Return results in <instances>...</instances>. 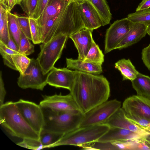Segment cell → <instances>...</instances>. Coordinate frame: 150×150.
Masks as SVG:
<instances>
[{"label": "cell", "mask_w": 150, "mask_h": 150, "mask_svg": "<svg viewBox=\"0 0 150 150\" xmlns=\"http://www.w3.org/2000/svg\"><path fill=\"white\" fill-rule=\"evenodd\" d=\"M64 135L42 129L40 134V140L44 148H50Z\"/></svg>", "instance_id": "cell-28"}, {"label": "cell", "mask_w": 150, "mask_h": 150, "mask_svg": "<svg viewBox=\"0 0 150 150\" xmlns=\"http://www.w3.org/2000/svg\"><path fill=\"white\" fill-rule=\"evenodd\" d=\"M17 145L27 149L39 150L44 148L40 140L31 138H26L18 143Z\"/></svg>", "instance_id": "cell-34"}, {"label": "cell", "mask_w": 150, "mask_h": 150, "mask_svg": "<svg viewBox=\"0 0 150 150\" xmlns=\"http://www.w3.org/2000/svg\"><path fill=\"white\" fill-rule=\"evenodd\" d=\"M16 17L21 31L29 39L31 40L29 17L17 14Z\"/></svg>", "instance_id": "cell-35"}, {"label": "cell", "mask_w": 150, "mask_h": 150, "mask_svg": "<svg viewBox=\"0 0 150 150\" xmlns=\"http://www.w3.org/2000/svg\"><path fill=\"white\" fill-rule=\"evenodd\" d=\"M67 67L69 69L95 74L103 72L102 65L85 62L83 60L66 58Z\"/></svg>", "instance_id": "cell-20"}, {"label": "cell", "mask_w": 150, "mask_h": 150, "mask_svg": "<svg viewBox=\"0 0 150 150\" xmlns=\"http://www.w3.org/2000/svg\"><path fill=\"white\" fill-rule=\"evenodd\" d=\"M109 127H118L129 130L144 137L150 132L133 122L125 115V112L120 108L104 123Z\"/></svg>", "instance_id": "cell-15"}, {"label": "cell", "mask_w": 150, "mask_h": 150, "mask_svg": "<svg viewBox=\"0 0 150 150\" xmlns=\"http://www.w3.org/2000/svg\"><path fill=\"white\" fill-rule=\"evenodd\" d=\"M49 0H38L33 18L38 19L41 15Z\"/></svg>", "instance_id": "cell-38"}, {"label": "cell", "mask_w": 150, "mask_h": 150, "mask_svg": "<svg viewBox=\"0 0 150 150\" xmlns=\"http://www.w3.org/2000/svg\"><path fill=\"white\" fill-rule=\"evenodd\" d=\"M150 8V0H142L136 8V11Z\"/></svg>", "instance_id": "cell-42"}, {"label": "cell", "mask_w": 150, "mask_h": 150, "mask_svg": "<svg viewBox=\"0 0 150 150\" xmlns=\"http://www.w3.org/2000/svg\"><path fill=\"white\" fill-rule=\"evenodd\" d=\"M133 88L137 95L150 99V77L139 72L131 81Z\"/></svg>", "instance_id": "cell-22"}, {"label": "cell", "mask_w": 150, "mask_h": 150, "mask_svg": "<svg viewBox=\"0 0 150 150\" xmlns=\"http://www.w3.org/2000/svg\"><path fill=\"white\" fill-rule=\"evenodd\" d=\"M86 0L96 10L102 19L104 26L109 24L112 18V14L105 0Z\"/></svg>", "instance_id": "cell-25"}, {"label": "cell", "mask_w": 150, "mask_h": 150, "mask_svg": "<svg viewBox=\"0 0 150 150\" xmlns=\"http://www.w3.org/2000/svg\"><path fill=\"white\" fill-rule=\"evenodd\" d=\"M71 1L70 0H49L43 12L36 20L41 26L49 20L61 12Z\"/></svg>", "instance_id": "cell-19"}, {"label": "cell", "mask_w": 150, "mask_h": 150, "mask_svg": "<svg viewBox=\"0 0 150 150\" xmlns=\"http://www.w3.org/2000/svg\"><path fill=\"white\" fill-rule=\"evenodd\" d=\"M121 105L120 101L114 99L97 106L83 114L80 127L104 124Z\"/></svg>", "instance_id": "cell-7"}, {"label": "cell", "mask_w": 150, "mask_h": 150, "mask_svg": "<svg viewBox=\"0 0 150 150\" xmlns=\"http://www.w3.org/2000/svg\"><path fill=\"white\" fill-rule=\"evenodd\" d=\"M122 108L125 112L139 116L150 121V99L133 95L125 100Z\"/></svg>", "instance_id": "cell-13"}, {"label": "cell", "mask_w": 150, "mask_h": 150, "mask_svg": "<svg viewBox=\"0 0 150 150\" xmlns=\"http://www.w3.org/2000/svg\"><path fill=\"white\" fill-rule=\"evenodd\" d=\"M77 5L85 28L93 30L104 26L99 13L88 1L77 3Z\"/></svg>", "instance_id": "cell-14"}, {"label": "cell", "mask_w": 150, "mask_h": 150, "mask_svg": "<svg viewBox=\"0 0 150 150\" xmlns=\"http://www.w3.org/2000/svg\"><path fill=\"white\" fill-rule=\"evenodd\" d=\"M115 66L120 71L123 81H131L135 79L139 73L129 59L119 60L115 63Z\"/></svg>", "instance_id": "cell-23"}, {"label": "cell", "mask_w": 150, "mask_h": 150, "mask_svg": "<svg viewBox=\"0 0 150 150\" xmlns=\"http://www.w3.org/2000/svg\"><path fill=\"white\" fill-rule=\"evenodd\" d=\"M104 56L102 51L93 40L91 48L83 61L102 65L104 62Z\"/></svg>", "instance_id": "cell-27"}, {"label": "cell", "mask_w": 150, "mask_h": 150, "mask_svg": "<svg viewBox=\"0 0 150 150\" xmlns=\"http://www.w3.org/2000/svg\"><path fill=\"white\" fill-rule=\"evenodd\" d=\"M68 38L67 35L60 34L40 45V51L37 59L45 74L49 73L60 58Z\"/></svg>", "instance_id": "cell-6"}, {"label": "cell", "mask_w": 150, "mask_h": 150, "mask_svg": "<svg viewBox=\"0 0 150 150\" xmlns=\"http://www.w3.org/2000/svg\"><path fill=\"white\" fill-rule=\"evenodd\" d=\"M142 59L144 64L150 71V43L142 50Z\"/></svg>", "instance_id": "cell-39"}, {"label": "cell", "mask_w": 150, "mask_h": 150, "mask_svg": "<svg viewBox=\"0 0 150 150\" xmlns=\"http://www.w3.org/2000/svg\"><path fill=\"white\" fill-rule=\"evenodd\" d=\"M5 1L6 0H0V3L5 4Z\"/></svg>", "instance_id": "cell-47"}, {"label": "cell", "mask_w": 150, "mask_h": 150, "mask_svg": "<svg viewBox=\"0 0 150 150\" xmlns=\"http://www.w3.org/2000/svg\"><path fill=\"white\" fill-rule=\"evenodd\" d=\"M144 137L129 130L116 127H110L107 132L97 141L108 142L117 141H139Z\"/></svg>", "instance_id": "cell-17"}, {"label": "cell", "mask_w": 150, "mask_h": 150, "mask_svg": "<svg viewBox=\"0 0 150 150\" xmlns=\"http://www.w3.org/2000/svg\"><path fill=\"white\" fill-rule=\"evenodd\" d=\"M145 143L150 150V132L143 137Z\"/></svg>", "instance_id": "cell-44"}, {"label": "cell", "mask_w": 150, "mask_h": 150, "mask_svg": "<svg viewBox=\"0 0 150 150\" xmlns=\"http://www.w3.org/2000/svg\"><path fill=\"white\" fill-rule=\"evenodd\" d=\"M71 1L75 2L77 3H79L81 2L86 0H70Z\"/></svg>", "instance_id": "cell-45"}, {"label": "cell", "mask_w": 150, "mask_h": 150, "mask_svg": "<svg viewBox=\"0 0 150 150\" xmlns=\"http://www.w3.org/2000/svg\"><path fill=\"white\" fill-rule=\"evenodd\" d=\"M133 23L127 17L118 20L110 25L107 29L105 35V53L115 49L125 38Z\"/></svg>", "instance_id": "cell-10"}, {"label": "cell", "mask_w": 150, "mask_h": 150, "mask_svg": "<svg viewBox=\"0 0 150 150\" xmlns=\"http://www.w3.org/2000/svg\"><path fill=\"white\" fill-rule=\"evenodd\" d=\"M109 128L105 124L79 127L64 134L51 148L63 145L83 146L97 142Z\"/></svg>", "instance_id": "cell-5"}, {"label": "cell", "mask_w": 150, "mask_h": 150, "mask_svg": "<svg viewBox=\"0 0 150 150\" xmlns=\"http://www.w3.org/2000/svg\"><path fill=\"white\" fill-rule=\"evenodd\" d=\"M31 40L34 44L41 43L39 26L36 20L33 18H29Z\"/></svg>", "instance_id": "cell-36"}, {"label": "cell", "mask_w": 150, "mask_h": 150, "mask_svg": "<svg viewBox=\"0 0 150 150\" xmlns=\"http://www.w3.org/2000/svg\"><path fill=\"white\" fill-rule=\"evenodd\" d=\"M6 94L4 81L2 77V72H0V106L4 103L5 97Z\"/></svg>", "instance_id": "cell-40"}, {"label": "cell", "mask_w": 150, "mask_h": 150, "mask_svg": "<svg viewBox=\"0 0 150 150\" xmlns=\"http://www.w3.org/2000/svg\"><path fill=\"white\" fill-rule=\"evenodd\" d=\"M39 105L42 108L54 111L81 112L70 93L65 95L45 96Z\"/></svg>", "instance_id": "cell-11"}, {"label": "cell", "mask_w": 150, "mask_h": 150, "mask_svg": "<svg viewBox=\"0 0 150 150\" xmlns=\"http://www.w3.org/2000/svg\"><path fill=\"white\" fill-rule=\"evenodd\" d=\"M148 26L144 24L134 23L124 39L115 49L121 50L139 42L147 33Z\"/></svg>", "instance_id": "cell-18"}, {"label": "cell", "mask_w": 150, "mask_h": 150, "mask_svg": "<svg viewBox=\"0 0 150 150\" xmlns=\"http://www.w3.org/2000/svg\"><path fill=\"white\" fill-rule=\"evenodd\" d=\"M47 75L43 73L37 59L31 58L24 73L20 74L17 84L22 89L31 88L42 91L47 84Z\"/></svg>", "instance_id": "cell-8"}, {"label": "cell", "mask_w": 150, "mask_h": 150, "mask_svg": "<svg viewBox=\"0 0 150 150\" xmlns=\"http://www.w3.org/2000/svg\"><path fill=\"white\" fill-rule=\"evenodd\" d=\"M93 30L82 29L70 35L78 53V59L83 60L91 46L93 40Z\"/></svg>", "instance_id": "cell-16"}, {"label": "cell", "mask_w": 150, "mask_h": 150, "mask_svg": "<svg viewBox=\"0 0 150 150\" xmlns=\"http://www.w3.org/2000/svg\"><path fill=\"white\" fill-rule=\"evenodd\" d=\"M0 122L12 136L40 140L39 134L25 120L15 102H7L0 106Z\"/></svg>", "instance_id": "cell-3"}, {"label": "cell", "mask_w": 150, "mask_h": 150, "mask_svg": "<svg viewBox=\"0 0 150 150\" xmlns=\"http://www.w3.org/2000/svg\"><path fill=\"white\" fill-rule=\"evenodd\" d=\"M125 114L127 118L129 120L144 129L150 131V121H149L141 116L134 114L125 112Z\"/></svg>", "instance_id": "cell-33"}, {"label": "cell", "mask_w": 150, "mask_h": 150, "mask_svg": "<svg viewBox=\"0 0 150 150\" xmlns=\"http://www.w3.org/2000/svg\"><path fill=\"white\" fill-rule=\"evenodd\" d=\"M12 57L16 71H18L20 74H23L28 66L31 59L20 53L13 54Z\"/></svg>", "instance_id": "cell-31"}, {"label": "cell", "mask_w": 150, "mask_h": 150, "mask_svg": "<svg viewBox=\"0 0 150 150\" xmlns=\"http://www.w3.org/2000/svg\"><path fill=\"white\" fill-rule=\"evenodd\" d=\"M29 40L22 31L18 47V51L20 54L28 56L34 52V46Z\"/></svg>", "instance_id": "cell-32"}, {"label": "cell", "mask_w": 150, "mask_h": 150, "mask_svg": "<svg viewBox=\"0 0 150 150\" xmlns=\"http://www.w3.org/2000/svg\"><path fill=\"white\" fill-rule=\"evenodd\" d=\"M8 11L7 19L10 35L19 47L22 31L20 28L16 17L14 14Z\"/></svg>", "instance_id": "cell-26"}, {"label": "cell", "mask_w": 150, "mask_h": 150, "mask_svg": "<svg viewBox=\"0 0 150 150\" xmlns=\"http://www.w3.org/2000/svg\"><path fill=\"white\" fill-rule=\"evenodd\" d=\"M139 141L128 140L104 143L98 142L96 146L97 149L100 150H138Z\"/></svg>", "instance_id": "cell-21"}, {"label": "cell", "mask_w": 150, "mask_h": 150, "mask_svg": "<svg viewBox=\"0 0 150 150\" xmlns=\"http://www.w3.org/2000/svg\"><path fill=\"white\" fill-rule=\"evenodd\" d=\"M6 45L10 48L19 52L18 47L10 35L8 43Z\"/></svg>", "instance_id": "cell-43"}, {"label": "cell", "mask_w": 150, "mask_h": 150, "mask_svg": "<svg viewBox=\"0 0 150 150\" xmlns=\"http://www.w3.org/2000/svg\"><path fill=\"white\" fill-rule=\"evenodd\" d=\"M15 103L25 120L40 135L44 124V115L42 107L39 104L22 99Z\"/></svg>", "instance_id": "cell-9"}, {"label": "cell", "mask_w": 150, "mask_h": 150, "mask_svg": "<svg viewBox=\"0 0 150 150\" xmlns=\"http://www.w3.org/2000/svg\"><path fill=\"white\" fill-rule=\"evenodd\" d=\"M70 92L84 114L108 100L110 94V83L103 75L76 70Z\"/></svg>", "instance_id": "cell-1"}, {"label": "cell", "mask_w": 150, "mask_h": 150, "mask_svg": "<svg viewBox=\"0 0 150 150\" xmlns=\"http://www.w3.org/2000/svg\"><path fill=\"white\" fill-rule=\"evenodd\" d=\"M38 0H23L21 4L23 10L29 18H33Z\"/></svg>", "instance_id": "cell-37"}, {"label": "cell", "mask_w": 150, "mask_h": 150, "mask_svg": "<svg viewBox=\"0 0 150 150\" xmlns=\"http://www.w3.org/2000/svg\"><path fill=\"white\" fill-rule=\"evenodd\" d=\"M84 28L77 3L72 1L58 15L48 20L42 26H39L41 43H46L60 34L69 37Z\"/></svg>", "instance_id": "cell-2"}, {"label": "cell", "mask_w": 150, "mask_h": 150, "mask_svg": "<svg viewBox=\"0 0 150 150\" xmlns=\"http://www.w3.org/2000/svg\"><path fill=\"white\" fill-rule=\"evenodd\" d=\"M0 40L7 45L10 37L7 19L8 10L6 4L0 3Z\"/></svg>", "instance_id": "cell-24"}, {"label": "cell", "mask_w": 150, "mask_h": 150, "mask_svg": "<svg viewBox=\"0 0 150 150\" xmlns=\"http://www.w3.org/2000/svg\"><path fill=\"white\" fill-rule=\"evenodd\" d=\"M127 16L133 23L143 24L148 26L150 24V8L137 11L129 14Z\"/></svg>", "instance_id": "cell-29"}, {"label": "cell", "mask_w": 150, "mask_h": 150, "mask_svg": "<svg viewBox=\"0 0 150 150\" xmlns=\"http://www.w3.org/2000/svg\"><path fill=\"white\" fill-rule=\"evenodd\" d=\"M147 34L150 36V24L148 26Z\"/></svg>", "instance_id": "cell-46"}, {"label": "cell", "mask_w": 150, "mask_h": 150, "mask_svg": "<svg viewBox=\"0 0 150 150\" xmlns=\"http://www.w3.org/2000/svg\"><path fill=\"white\" fill-rule=\"evenodd\" d=\"M23 0H6V4L8 10L11 11L14 7L16 5L21 6Z\"/></svg>", "instance_id": "cell-41"}, {"label": "cell", "mask_w": 150, "mask_h": 150, "mask_svg": "<svg viewBox=\"0 0 150 150\" xmlns=\"http://www.w3.org/2000/svg\"><path fill=\"white\" fill-rule=\"evenodd\" d=\"M76 70L67 68H58L54 67L47 74V84L56 88H62L70 91Z\"/></svg>", "instance_id": "cell-12"}, {"label": "cell", "mask_w": 150, "mask_h": 150, "mask_svg": "<svg viewBox=\"0 0 150 150\" xmlns=\"http://www.w3.org/2000/svg\"><path fill=\"white\" fill-rule=\"evenodd\" d=\"M0 53L3 59L4 64L11 69L16 71L13 63L12 55L20 53L9 48L0 40Z\"/></svg>", "instance_id": "cell-30"}, {"label": "cell", "mask_w": 150, "mask_h": 150, "mask_svg": "<svg viewBox=\"0 0 150 150\" xmlns=\"http://www.w3.org/2000/svg\"><path fill=\"white\" fill-rule=\"evenodd\" d=\"M42 108L44 117L43 129L64 135L80 127L83 115L82 113Z\"/></svg>", "instance_id": "cell-4"}]
</instances>
